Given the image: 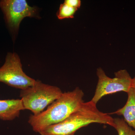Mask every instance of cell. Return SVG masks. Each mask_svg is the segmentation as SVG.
Returning a JSON list of instances; mask_svg holds the SVG:
<instances>
[{
	"label": "cell",
	"mask_w": 135,
	"mask_h": 135,
	"mask_svg": "<svg viewBox=\"0 0 135 135\" xmlns=\"http://www.w3.org/2000/svg\"><path fill=\"white\" fill-rule=\"evenodd\" d=\"M77 10V9L72 7L65 3H62L60 4L57 16L60 20L73 18Z\"/></svg>",
	"instance_id": "obj_10"
},
{
	"label": "cell",
	"mask_w": 135,
	"mask_h": 135,
	"mask_svg": "<svg viewBox=\"0 0 135 135\" xmlns=\"http://www.w3.org/2000/svg\"><path fill=\"white\" fill-rule=\"evenodd\" d=\"M64 3L77 9L80 8L81 5V1L80 0H65Z\"/></svg>",
	"instance_id": "obj_11"
},
{
	"label": "cell",
	"mask_w": 135,
	"mask_h": 135,
	"mask_svg": "<svg viewBox=\"0 0 135 135\" xmlns=\"http://www.w3.org/2000/svg\"><path fill=\"white\" fill-rule=\"evenodd\" d=\"M98 82L91 101L97 104L102 97L107 95L120 92L127 93L131 87L132 78L126 70L115 73V77H108L101 68L97 69Z\"/></svg>",
	"instance_id": "obj_4"
},
{
	"label": "cell",
	"mask_w": 135,
	"mask_h": 135,
	"mask_svg": "<svg viewBox=\"0 0 135 135\" xmlns=\"http://www.w3.org/2000/svg\"><path fill=\"white\" fill-rule=\"evenodd\" d=\"M25 110L21 99L0 100V120H13L19 117L20 111Z\"/></svg>",
	"instance_id": "obj_7"
},
{
	"label": "cell",
	"mask_w": 135,
	"mask_h": 135,
	"mask_svg": "<svg viewBox=\"0 0 135 135\" xmlns=\"http://www.w3.org/2000/svg\"><path fill=\"white\" fill-rule=\"evenodd\" d=\"M114 118L99 110L92 101L84 102L80 109L64 120L47 127L40 135H74L80 129L93 123L114 126Z\"/></svg>",
	"instance_id": "obj_2"
},
{
	"label": "cell",
	"mask_w": 135,
	"mask_h": 135,
	"mask_svg": "<svg viewBox=\"0 0 135 135\" xmlns=\"http://www.w3.org/2000/svg\"><path fill=\"white\" fill-rule=\"evenodd\" d=\"M127 103L123 107L109 114H116L122 116L129 126L135 130V88L131 87L127 93Z\"/></svg>",
	"instance_id": "obj_8"
},
{
	"label": "cell",
	"mask_w": 135,
	"mask_h": 135,
	"mask_svg": "<svg viewBox=\"0 0 135 135\" xmlns=\"http://www.w3.org/2000/svg\"><path fill=\"white\" fill-rule=\"evenodd\" d=\"M0 8L6 25L13 37L17 33L23 18L38 16L36 8L29 6L25 0H2L0 1Z\"/></svg>",
	"instance_id": "obj_6"
},
{
	"label": "cell",
	"mask_w": 135,
	"mask_h": 135,
	"mask_svg": "<svg viewBox=\"0 0 135 135\" xmlns=\"http://www.w3.org/2000/svg\"><path fill=\"white\" fill-rule=\"evenodd\" d=\"M36 81L24 72L21 60L17 53H8L5 63L0 68V82L23 90L33 86Z\"/></svg>",
	"instance_id": "obj_5"
},
{
	"label": "cell",
	"mask_w": 135,
	"mask_h": 135,
	"mask_svg": "<svg viewBox=\"0 0 135 135\" xmlns=\"http://www.w3.org/2000/svg\"><path fill=\"white\" fill-rule=\"evenodd\" d=\"M84 92L79 87L72 91L63 93L61 96L37 115L29 116L28 123L36 133L59 123L79 110L84 103Z\"/></svg>",
	"instance_id": "obj_1"
},
{
	"label": "cell",
	"mask_w": 135,
	"mask_h": 135,
	"mask_svg": "<svg viewBox=\"0 0 135 135\" xmlns=\"http://www.w3.org/2000/svg\"><path fill=\"white\" fill-rule=\"evenodd\" d=\"M62 94L58 87L36 80L33 86L21 90L20 97L25 110L31 111L35 115L43 112Z\"/></svg>",
	"instance_id": "obj_3"
},
{
	"label": "cell",
	"mask_w": 135,
	"mask_h": 135,
	"mask_svg": "<svg viewBox=\"0 0 135 135\" xmlns=\"http://www.w3.org/2000/svg\"><path fill=\"white\" fill-rule=\"evenodd\" d=\"M113 128L118 132V135H135V130L129 126L123 119L114 118Z\"/></svg>",
	"instance_id": "obj_9"
},
{
	"label": "cell",
	"mask_w": 135,
	"mask_h": 135,
	"mask_svg": "<svg viewBox=\"0 0 135 135\" xmlns=\"http://www.w3.org/2000/svg\"><path fill=\"white\" fill-rule=\"evenodd\" d=\"M131 87L135 88V77L134 78H133V79H132Z\"/></svg>",
	"instance_id": "obj_12"
}]
</instances>
